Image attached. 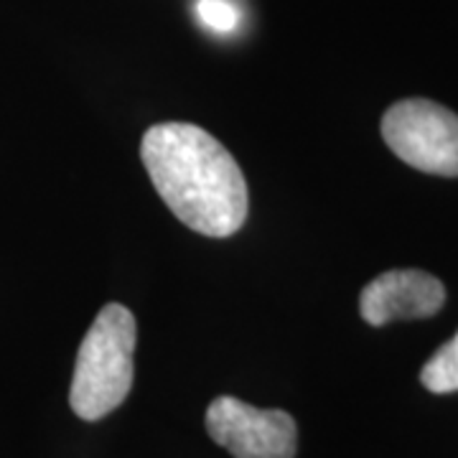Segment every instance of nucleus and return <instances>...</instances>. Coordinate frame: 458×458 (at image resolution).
I'll return each mask as SVG.
<instances>
[{"mask_svg": "<svg viewBox=\"0 0 458 458\" xmlns=\"http://www.w3.org/2000/svg\"><path fill=\"white\" fill-rule=\"evenodd\" d=\"M140 158L158 197L189 229L232 237L247 222V181L234 156L191 123L148 128Z\"/></svg>", "mask_w": 458, "mask_h": 458, "instance_id": "obj_1", "label": "nucleus"}, {"mask_svg": "<svg viewBox=\"0 0 458 458\" xmlns=\"http://www.w3.org/2000/svg\"><path fill=\"white\" fill-rule=\"evenodd\" d=\"M135 316L120 303H107L84 336L72 377L69 405L82 420H102L125 403L135 377Z\"/></svg>", "mask_w": 458, "mask_h": 458, "instance_id": "obj_2", "label": "nucleus"}, {"mask_svg": "<svg viewBox=\"0 0 458 458\" xmlns=\"http://www.w3.org/2000/svg\"><path fill=\"white\" fill-rule=\"evenodd\" d=\"M382 138L400 161L433 176H458V114L433 99H400L382 117Z\"/></svg>", "mask_w": 458, "mask_h": 458, "instance_id": "obj_3", "label": "nucleus"}, {"mask_svg": "<svg viewBox=\"0 0 458 458\" xmlns=\"http://www.w3.org/2000/svg\"><path fill=\"white\" fill-rule=\"evenodd\" d=\"M207 433L234 458H295L298 426L285 410H260L222 394L207 408Z\"/></svg>", "mask_w": 458, "mask_h": 458, "instance_id": "obj_4", "label": "nucleus"}, {"mask_svg": "<svg viewBox=\"0 0 458 458\" xmlns=\"http://www.w3.org/2000/svg\"><path fill=\"white\" fill-rule=\"evenodd\" d=\"M445 288L426 270H387L364 285L360 313L369 327L428 318L441 311Z\"/></svg>", "mask_w": 458, "mask_h": 458, "instance_id": "obj_5", "label": "nucleus"}, {"mask_svg": "<svg viewBox=\"0 0 458 458\" xmlns=\"http://www.w3.org/2000/svg\"><path fill=\"white\" fill-rule=\"evenodd\" d=\"M420 382L433 394L458 393V334L426 361Z\"/></svg>", "mask_w": 458, "mask_h": 458, "instance_id": "obj_6", "label": "nucleus"}, {"mask_svg": "<svg viewBox=\"0 0 458 458\" xmlns=\"http://www.w3.org/2000/svg\"><path fill=\"white\" fill-rule=\"evenodd\" d=\"M197 16L214 33H232L240 26V11L229 0H199Z\"/></svg>", "mask_w": 458, "mask_h": 458, "instance_id": "obj_7", "label": "nucleus"}]
</instances>
